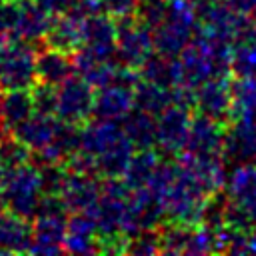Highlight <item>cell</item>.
<instances>
[{
    "instance_id": "ffe728a7",
    "label": "cell",
    "mask_w": 256,
    "mask_h": 256,
    "mask_svg": "<svg viewBox=\"0 0 256 256\" xmlns=\"http://www.w3.org/2000/svg\"><path fill=\"white\" fill-rule=\"evenodd\" d=\"M32 226L26 218L14 212H0V254L30 252Z\"/></svg>"
},
{
    "instance_id": "8fae6325",
    "label": "cell",
    "mask_w": 256,
    "mask_h": 256,
    "mask_svg": "<svg viewBox=\"0 0 256 256\" xmlns=\"http://www.w3.org/2000/svg\"><path fill=\"white\" fill-rule=\"evenodd\" d=\"M100 178L90 172L72 170L66 166V176L60 186V200L64 202L68 212H88L100 194Z\"/></svg>"
},
{
    "instance_id": "f1b7e54d",
    "label": "cell",
    "mask_w": 256,
    "mask_h": 256,
    "mask_svg": "<svg viewBox=\"0 0 256 256\" xmlns=\"http://www.w3.org/2000/svg\"><path fill=\"white\" fill-rule=\"evenodd\" d=\"M188 230H190V226H182V224H174V222H172V226H166L162 230V234H158L160 254H184Z\"/></svg>"
},
{
    "instance_id": "8992f818",
    "label": "cell",
    "mask_w": 256,
    "mask_h": 256,
    "mask_svg": "<svg viewBox=\"0 0 256 256\" xmlns=\"http://www.w3.org/2000/svg\"><path fill=\"white\" fill-rule=\"evenodd\" d=\"M128 196H130V186L124 180L106 178L102 182L98 200L88 210V214L96 224L100 240L124 236L122 228H124V218L128 208Z\"/></svg>"
},
{
    "instance_id": "603a6c76",
    "label": "cell",
    "mask_w": 256,
    "mask_h": 256,
    "mask_svg": "<svg viewBox=\"0 0 256 256\" xmlns=\"http://www.w3.org/2000/svg\"><path fill=\"white\" fill-rule=\"evenodd\" d=\"M134 104H136V108H140L152 116H158L162 110H166L170 104H174V88L160 86V84L140 78V82L134 88Z\"/></svg>"
},
{
    "instance_id": "836d02e7",
    "label": "cell",
    "mask_w": 256,
    "mask_h": 256,
    "mask_svg": "<svg viewBox=\"0 0 256 256\" xmlns=\"http://www.w3.org/2000/svg\"><path fill=\"white\" fill-rule=\"evenodd\" d=\"M38 6H42L48 14H52V16H60V14H64V12H68L74 4H76V0H34Z\"/></svg>"
},
{
    "instance_id": "484cf974",
    "label": "cell",
    "mask_w": 256,
    "mask_h": 256,
    "mask_svg": "<svg viewBox=\"0 0 256 256\" xmlns=\"http://www.w3.org/2000/svg\"><path fill=\"white\" fill-rule=\"evenodd\" d=\"M160 164L158 160V154L152 150V148H146V150H140L138 154L134 152V156L130 158L126 170H124V182L130 186V188H144L148 184V180L152 178L156 166Z\"/></svg>"
},
{
    "instance_id": "e0dca14e",
    "label": "cell",
    "mask_w": 256,
    "mask_h": 256,
    "mask_svg": "<svg viewBox=\"0 0 256 256\" xmlns=\"http://www.w3.org/2000/svg\"><path fill=\"white\" fill-rule=\"evenodd\" d=\"M222 146H224V132L220 130V122L204 114L194 116L190 122L188 142L184 150L190 154L214 156V154H222Z\"/></svg>"
},
{
    "instance_id": "d590c367",
    "label": "cell",
    "mask_w": 256,
    "mask_h": 256,
    "mask_svg": "<svg viewBox=\"0 0 256 256\" xmlns=\"http://www.w3.org/2000/svg\"><path fill=\"white\" fill-rule=\"evenodd\" d=\"M12 170H14V168H12V166L4 160V156L0 154V188H2V184L6 182V178H8V174H10Z\"/></svg>"
},
{
    "instance_id": "9a60e30c",
    "label": "cell",
    "mask_w": 256,
    "mask_h": 256,
    "mask_svg": "<svg viewBox=\"0 0 256 256\" xmlns=\"http://www.w3.org/2000/svg\"><path fill=\"white\" fill-rule=\"evenodd\" d=\"M178 164L188 170L210 194L218 192L226 184V160L222 154L214 156H200V154H190V152H180Z\"/></svg>"
},
{
    "instance_id": "1f68e13d",
    "label": "cell",
    "mask_w": 256,
    "mask_h": 256,
    "mask_svg": "<svg viewBox=\"0 0 256 256\" xmlns=\"http://www.w3.org/2000/svg\"><path fill=\"white\" fill-rule=\"evenodd\" d=\"M30 94H32V102H34V112L54 114V110H56V86L36 82L30 88Z\"/></svg>"
},
{
    "instance_id": "277c9868",
    "label": "cell",
    "mask_w": 256,
    "mask_h": 256,
    "mask_svg": "<svg viewBox=\"0 0 256 256\" xmlns=\"http://www.w3.org/2000/svg\"><path fill=\"white\" fill-rule=\"evenodd\" d=\"M42 170L36 164L16 166L0 188V204L8 212H14L26 220H32L44 198Z\"/></svg>"
},
{
    "instance_id": "e575fe53",
    "label": "cell",
    "mask_w": 256,
    "mask_h": 256,
    "mask_svg": "<svg viewBox=\"0 0 256 256\" xmlns=\"http://www.w3.org/2000/svg\"><path fill=\"white\" fill-rule=\"evenodd\" d=\"M228 4L242 14H252L256 10V0H228Z\"/></svg>"
},
{
    "instance_id": "ac0fdd59",
    "label": "cell",
    "mask_w": 256,
    "mask_h": 256,
    "mask_svg": "<svg viewBox=\"0 0 256 256\" xmlns=\"http://www.w3.org/2000/svg\"><path fill=\"white\" fill-rule=\"evenodd\" d=\"M64 252H72V254L100 252V236L88 212H74L72 216H68Z\"/></svg>"
},
{
    "instance_id": "83f0119b",
    "label": "cell",
    "mask_w": 256,
    "mask_h": 256,
    "mask_svg": "<svg viewBox=\"0 0 256 256\" xmlns=\"http://www.w3.org/2000/svg\"><path fill=\"white\" fill-rule=\"evenodd\" d=\"M230 70L236 76H256V38L234 46Z\"/></svg>"
},
{
    "instance_id": "9c48e42d",
    "label": "cell",
    "mask_w": 256,
    "mask_h": 256,
    "mask_svg": "<svg viewBox=\"0 0 256 256\" xmlns=\"http://www.w3.org/2000/svg\"><path fill=\"white\" fill-rule=\"evenodd\" d=\"M94 88L82 76H70L56 86V110L54 114L70 124H82L92 116Z\"/></svg>"
},
{
    "instance_id": "d4e9b609",
    "label": "cell",
    "mask_w": 256,
    "mask_h": 256,
    "mask_svg": "<svg viewBox=\"0 0 256 256\" xmlns=\"http://www.w3.org/2000/svg\"><path fill=\"white\" fill-rule=\"evenodd\" d=\"M140 78L160 84V86H168L174 88L178 86V62L176 56H164V54H152L140 68Z\"/></svg>"
},
{
    "instance_id": "44dd1931",
    "label": "cell",
    "mask_w": 256,
    "mask_h": 256,
    "mask_svg": "<svg viewBox=\"0 0 256 256\" xmlns=\"http://www.w3.org/2000/svg\"><path fill=\"white\" fill-rule=\"evenodd\" d=\"M74 72H76L74 56L70 52H62L46 46V50L38 52L36 56V78L42 84L58 86L66 78H70Z\"/></svg>"
},
{
    "instance_id": "f35d334b",
    "label": "cell",
    "mask_w": 256,
    "mask_h": 256,
    "mask_svg": "<svg viewBox=\"0 0 256 256\" xmlns=\"http://www.w3.org/2000/svg\"><path fill=\"white\" fill-rule=\"evenodd\" d=\"M252 20H254V22H256V10H254V12H252Z\"/></svg>"
},
{
    "instance_id": "7c38bea8",
    "label": "cell",
    "mask_w": 256,
    "mask_h": 256,
    "mask_svg": "<svg viewBox=\"0 0 256 256\" xmlns=\"http://www.w3.org/2000/svg\"><path fill=\"white\" fill-rule=\"evenodd\" d=\"M194 104L200 114L224 122L232 116V82L226 76H214L194 90Z\"/></svg>"
},
{
    "instance_id": "4316f807",
    "label": "cell",
    "mask_w": 256,
    "mask_h": 256,
    "mask_svg": "<svg viewBox=\"0 0 256 256\" xmlns=\"http://www.w3.org/2000/svg\"><path fill=\"white\" fill-rule=\"evenodd\" d=\"M210 252H220L218 230H212V228L202 226V224L190 226L184 254H210Z\"/></svg>"
},
{
    "instance_id": "5bb4252c",
    "label": "cell",
    "mask_w": 256,
    "mask_h": 256,
    "mask_svg": "<svg viewBox=\"0 0 256 256\" xmlns=\"http://www.w3.org/2000/svg\"><path fill=\"white\" fill-rule=\"evenodd\" d=\"M134 108H136L134 88L126 86V84H120V82H110V84L98 88V94L94 96L92 116L98 118V120L120 122Z\"/></svg>"
},
{
    "instance_id": "d6a6232c",
    "label": "cell",
    "mask_w": 256,
    "mask_h": 256,
    "mask_svg": "<svg viewBox=\"0 0 256 256\" xmlns=\"http://www.w3.org/2000/svg\"><path fill=\"white\" fill-rule=\"evenodd\" d=\"M16 0H0V38H10Z\"/></svg>"
},
{
    "instance_id": "ab89813d",
    "label": "cell",
    "mask_w": 256,
    "mask_h": 256,
    "mask_svg": "<svg viewBox=\"0 0 256 256\" xmlns=\"http://www.w3.org/2000/svg\"><path fill=\"white\" fill-rule=\"evenodd\" d=\"M2 210H4V208H2V204H0V212H2Z\"/></svg>"
},
{
    "instance_id": "cb8c5ba5",
    "label": "cell",
    "mask_w": 256,
    "mask_h": 256,
    "mask_svg": "<svg viewBox=\"0 0 256 256\" xmlns=\"http://www.w3.org/2000/svg\"><path fill=\"white\" fill-rule=\"evenodd\" d=\"M122 122H124L122 128L128 134V138L132 140L134 148L146 150V148L156 146V116L136 108Z\"/></svg>"
},
{
    "instance_id": "2e32d148",
    "label": "cell",
    "mask_w": 256,
    "mask_h": 256,
    "mask_svg": "<svg viewBox=\"0 0 256 256\" xmlns=\"http://www.w3.org/2000/svg\"><path fill=\"white\" fill-rule=\"evenodd\" d=\"M222 156L236 164L256 162V118H236L234 126L224 132Z\"/></svg>"
},
{
    "instance_id": "4fadbf2b",
    "label": "cell",
    "mask_w": 256,
    "mask_h": 256,
    "mask_svg": "<svg viewBox=\"0 0 256 256\" xmlns=\"http://www.w3.org/2000/svg\"><path fill=\"white\" fill-rule=\"evenodd\" d=\"M52 14H48L34 0H16L14 22L10 30V38L24 42H40L46 38V32L52 24Z\"/></svg>"
},
{
    "instance_id": "30bf717a",
    "label": "cell",
    "mask_w": 256,
    "mask_h": 256,
    "mask_svg": "<svg viewBox=\"0 0 256 256\" xmlns=\"http://www.w3.org/2000/svg\"><path fill=\"white\" fill-rule=\"evenodd\" d=\"M190 108L182 104H170L156 116V146L164 154H180L186 148L190 132Z\"/></svg>"
},
{
    "instance_id": "ba28073f",
    "label": "cell",
    "mask_w": 256,
    "mask_h": 256,
    "mask_svg": "<svg viewBox=\"0 0 256 256\" xmlns=\"http://www.w3.org/2000/svg\"><path fill=\"white\" fill-rule=\"evenodd\" d=\"M76 56L110 62L116 58V20L104 12L84 18L82 24V42Z\"/></svg>"
},
{
    "instance_id": "52a82bcc",
    "label": "cell",
    "mask_w": 256,
    "mask_h": 256,
    "mask_svg": "<svg viewBox=\"0 0 256 256\" xmlns=\"http://www.w3.org/2000/svg\"><path fill=\"white\" fill-rule=\"evenodd\" d=\"M154 54L152 30L136 16L116 20V60L122 66L140 68Z\"/></svg>"
},
{
    "instance_id": "7402d4cb",
    "label": "cell",
    "mask_w": 256,
    "mask_h": 256,
    "mask_svg": "<svg viewBox=\"0 0 256 256\" xmlns=\"http://www.w3.org/2000/svg\"><path fill=\"white\" fill-rule=\"evenodd\" d=\"M34 114V102L30 90H6L0 102V124L4 132H12L18 124Z\"/></svg>"
},
{
    "instance_id": "4dcf8cb0",
    "label": "cell",
    "mask_w": 256,
    "mask_h": 256,
    "mask_svg": "<svg viewBox=\"0 0 256 256\" xmlns=\"http://www.w3.org/2000/svg\"><path fill=\"white\" fill-rule=\"evenodd\" d=\"M166 14H168V0H140L134 16L150 30H154L158 24L164 22Z\"/></svg>"
},
{
    "instance_id": "5b68a950",
    "label": "cell",
    "mask_w": 256,
    "mask_h": 256,
    "mask_svg": "<svg viewBox=\"0 0 256 256\" xmlns=\"http://www.w3.org/2000/svg\"><path fill=\"white\" fill-rule=\"evenodd\" d=\"M32 254H60L64 252V236L68 224V210L58 194H44L36 216L32 218Z\"/></svg>"
},
{
    "instance_id": "6da1fadb",
    "label": "cell",
    "mask_w": 256,
    "mask_h": 256,
    "mask_svg": "<svg viewBox=\"0 0 256 256\" xmlns=\"http://www.w3.org/2000/svg\"><path fill=\"white\" fill-rule=\"evenodd\" d=\"M136 148L124 128L112 120H94L80 130V146L68 168L104 178H120Z\"/></svg>"
},
{
    "instance_id": "f546056e",
    "label": "cell",
    "mask_w": 256,
    "mask_h": 256,
    "mask_svg": "<svg viewBox=\"0 0 256 256\" xmlns=\"http://www.w3.org/2000/svg\"><path fill=\"white\" fill-rule=\"evenodd\" d=\"M124 252L136 254V256L160 254V238L154 230H142V232L126 238V250Z\"/></svg>"
},
{
    "instance_id": "3957f363",
    "label": "cell",
    "mask_w": 256,
    "mask_h": 256,
    "mask_svg": "<svg viewBox=\"0 0 256 256\" xmlns=\"http://www.w3.org/2000/svg\"><path fill=\"white\" fill-rule=\"evenodd\" d=\"M224 226L248 230L256 226V162H242L226 176Z\"/></svg>"
},
{
    "instance_id": "74e56055",
    "label": "cell",
    "mask_w": 256,
    "mask_h": 256,
    "mask_svg": "<svg viewBox=\"0 0 256 256\" xmlns=\"http://www.w3.org/2000/svg\"><path fill=\"white\" fill-rule=\"evenodd\" d=\"M2 94H4V88L0 86V102H2ZM4 136V128H2V124H0V138Z\"/></svg>"
},
{
    "instance_id": "8d00e7d4",
    "label": "cell",
    "mask_w": 256,
    "mask_h": 256,
    "mask_svg": "<svg viewBox=\"0 0 256 256\" xmlns=\"http://www.w3.org/2000/svg\"><path fill=\"white\" fill-rule=\"evenodd\" d=\"M248 252L256 254V226H254V230L248 234Z\"/></svg>"
},
{
    "instance_id": "7a4b0ae2",
    "label": "cell",
    "mask_w": 256,
    "mask_h": 256,
    "mask_svg": "<svg viewBox=\"0 0 256 256\" xmlns=\"http://www.w3.org/2000/svg\"><path fill=\"white\" fill-rule=\"evenodd\" d=\"M40 164H66L78 152L80 130L76 124L60 120L56 114L34 112L12 130Z\"/></svg>"
},
{
    "instance_id": "d6986e66",
    "label": "cell",
    "mask_w": 256,
    "mask_h": 256,
    "mask_svg": "<svg viewBox=\"0 0 256 256\" xmlns=\"http://www.w3.org/2000/svg\"><path fill=\"white\" fill-rule=\"evenodd\" d=\"M82 24L84 16L76 10H68L60 16H54L44 38L46 46L74 54L82 42Z\"/></svg>"
}]
</instances>
